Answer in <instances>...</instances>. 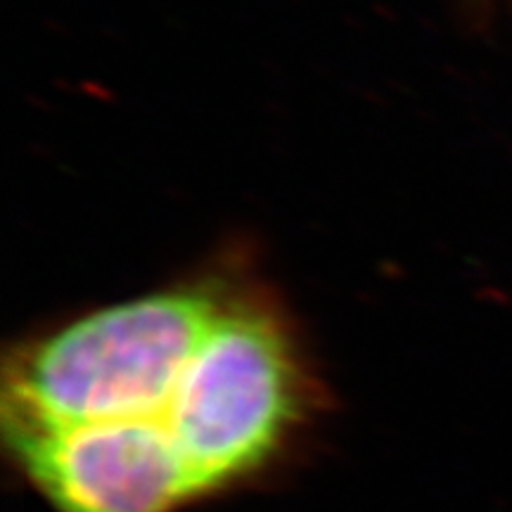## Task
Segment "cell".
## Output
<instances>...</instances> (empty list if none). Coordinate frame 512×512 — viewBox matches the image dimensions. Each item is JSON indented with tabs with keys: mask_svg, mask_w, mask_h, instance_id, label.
Masks as SVG:
<instances>
[{
	"mask_svg": "<svg viewBox=\"0 0 512 512\" xmlns=\"http://www.w3.org/2000/svg\"><path fill=\"white\" fill-rule=\"evenodd\" d=\"M323 406L273 311L171 290L19 347L3 368L0 430L50 512H190L280 475Z\"/></svg>",
	"mask_w": 512,
	"mask_h": 512,
	"instance_id": "1",
	"label": "cell"
}]
</instances>
